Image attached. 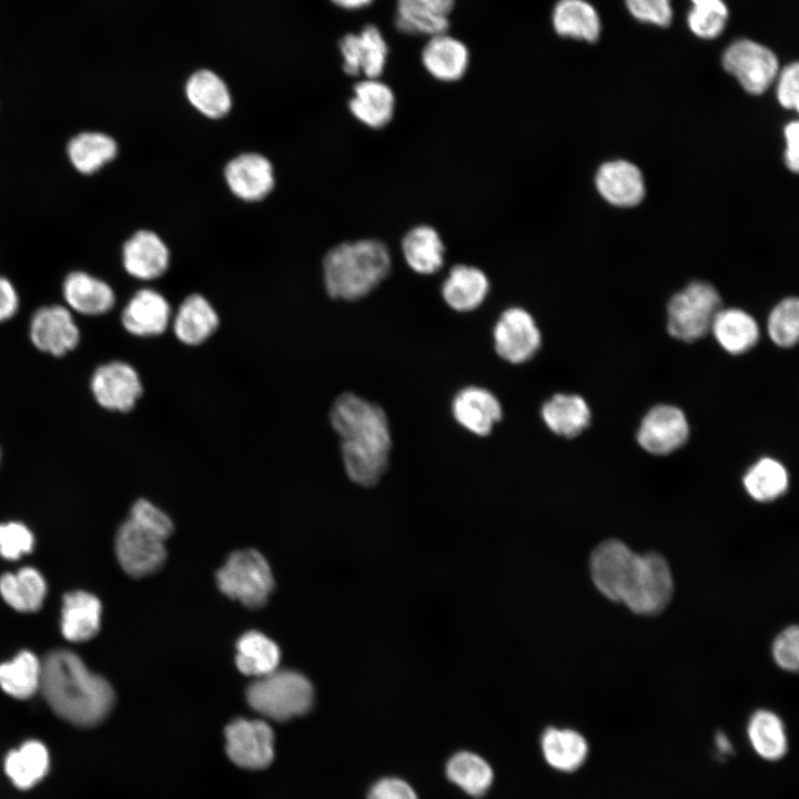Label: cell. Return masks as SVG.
Masks as SVG:
<instances>
[{
    "instance_id": "1",
    "label": "cell",
    "mask_w": 799,
    "mask_h": 799,
    "mask_svg": "<svg viewBox=\"0 0 799 799\" xmlns=\"http://www.w3.org/2000/svg\"><path fill=\"white\" fill-rule=\"evenodd\" d=\"M330 422L340 437L348 478L361 486L375 485L387 469L392 448L383 408L356 394L343 393L331 407Z\"/></svg>"
},
{
    "instance_id": "2",
    "label": "cell",
    "mask_w": 799,
    "mask_h": 799,
    "mask_svg": "<svg viewBox=\"0 0 799 799\" xmlns=\"http://www.w3.org/2000/svg\"><path fill=\"white\" fill-rule=\"evenodd\" d=\"M40 689L60 718L81 727L102 721L115 700L109 681L88 669L81 657L68 649L47 655Z\"/></svg>"
},
{
    "instance_id": "3",
    "label": "cell",
    "mask_w": 799,
    "mask_h": 799,
    "mask_svg": "<svg viewBox=\"0 0 799 799\" xmlns=\"http://www.w3.org/2000/svg\"><path fill=\"white\" fill-rule=\"evenodd\" d=\"M392 259L381 241L343 242L323 259V282L333 299L354 301L366 296L388 275Z\"/></svg>"
},
{
    "instance_id": "4",
    "label": "cell",
    "mask_w": 799,
    "mask_h": 799,
    "mask_svg": "<svg viewBox=\"0 0 799 799\" xmlns=\"http://www.w3.org/2000/svg\"><path fill=\"white\" fill-rule=\"evenodd\" d=\"M249 705L266 718L285 721L307 712L314 701L310 680L294 670L276 669L256 678L246 691Z\"/></svg>"
},
{
    "instance_id": "5",
    "label": "cell",
    "mask_w": 799,
    "mask_h": 799,
    "mask_svg": "<svg viewBox=\"0 0 799 799\" xmlns=\"http://www.w3.org/2000/svg\"><path fill=\"white\" fill-rule=\"evenodd\" d=\"M720 309L718 291L710 283L694 281L675 293L668 302V333L679 341L695 342L710 331Z\"/></svg>"
},
{
    "instance_id": "6",
    "label": "cell",
    "mask_w": 799,
    "mask_h": 799,
    "mask_svg": "<svg viewBox=\"0 0 799 799\" xmlns=\"http://www.w3.org/2000/svg\"><path fill=\"white\" fill-rule=\"evenodd\" d=\"M216 581L223 594L252 608L264 605L274 588L269 563L254 549L232 553L218 570Z\"/></svg>"
},
{
    "instance_id": "7",
    "label": "cell",
    "mask_w": 799,
    "mask_h": 799,
    "mask_svg": "<svg viewBox=\"0 0 799 799\" xmlns=\"http://www.w3.org/2000/svg\"><path fill=\"white\" fill-rule=\"evenodd\" d=\"M674 580L667 560L657 553L638 554L621 603L639 615H656L668 605Z\"/></svg>"
},
{
    "instance_id": "8",
    "label": "cell",
    "mask_w": 799,
    "mask_h": 799,
    "mask_svg": "<svg viewBox=\"0 0 799 799\" xmlns=\"http://www.w3.org/2000/svg\"><path fill=\"white\" fill-rule=\"evenodd\" d=\"M724 69L750 94L766 92L777 79L779 62L767 47L749 39L734 41L721 58Z\"/></svg>"
},
{
    "instance_id": "9",
    "label": "cell",
    "mask_w": 799,
    "mask_h": 799,
    "mask_svg": "<svg viewBox=\"0 0 799 799\" xmlns=\"http://www.w3.org/2000/svg\"><path fill=\"white\" fill-rule=\"evenodd\" d=\"M229 758L245 769L266 768L274 758V732L264 720L237 718L224 730Z\"/></svg>"
},
{
    "instance_id": "10",
    "label": "cell",
    "mask_w": 799,
    "mask_h": 799,
    "mask_svg": "<svg viewBox=\"0 0 799 799\" xmlns=\"http://www.w3.org/2000/svg\"><path fill=\"white\" fill-rule=\"evenodd\" d=\"M493 341L499 357L512 364H523L540 348L542 334L532 314L514 306L505 310L496 321Z\"/></svg>"
},
{
    "instance_id": "11",
    "label": "cell",
    "mask_w": 799,
    "mask_h": 799,
    "mask_svg": "<svg viewBox=\"0 0 799 799\" xmlns=\"http://www.w3.org/2000/svg\"><path fill=\"white\" fill-rule=\"evenodd\" d=\"M90 390L101 407L120 413L132 411L143 393L138 372L123 361L98 366L91 375Z\"/></svg>"
},
{
    "instance_id": "12",
    "label": "cell",
    "mask_w": 799,
    "mask_h": 799,
    "mask_svg": "<svg viewBox=\"0 0 799 799\" xmlns=\"http://www.w3.org/2000/svg\"><path fill=\"white\" fill-rule=\"evenodd\" d=\"M164 542L128 518L119 527L115 536L118 562L132 577L148 576L156 572L165 562Z\"/></svg>"
},
{
    "instance_id": "13",
    "label": "cell",
    "mask_w": 799,
    "mask_h": 799,
    "mask_svg": "<svg viewBox=\"0 0 799 799\" xmlns=\"http://www.w3.org/2000/svg\"><path fill=\"white\" fill-rule=\"evenodd\" d=\"M638 554L617 539L601 542L590 556V576L601 595L621 601Z\"/></svg>"
},
{
    "instance_id": "14",
    "label": "cell",
    "mask_w": 799,
    "mask_h": 799,
    "mask_svg": "<svg viewBox=\"0 0 799 799\" xmlns=\"http://www.w3.org/2000/svg\"><path fill=\"white\" fill-rule=\"evenodd\" d=\"M80 336L72 311L67 306L44 305L36 310L30 318V341L42 353L64 356L78 346Z\"/></svg>"
},
{
    "instance_id": "15",
    "label": "cell",
    "mask_w": 799,
    "mask_h": 799,
    "mask_svg": "<svg viewBox=\"0 0 799 799\" xmlns=\"http://www.w3.org/2000/svg\"><path fill=\"white\" fill-rule=\"evenodd\" d=\"M689 436L684 412L668 404L654 406L640 422L637 441L648 453L667 455L681 447Z\"/></svg>"
},
{
    "instance_id": "16",
    "label": "cell",
    "mask_w": 799,
    "mask_h": 799,
    "mask_svg": "<svg viewBox=\"0 0 799 799\" xmlns=\"http://www.w3.org/2000/svg\"><path fill=\"white\" fill-rule=\"evenodd\" d=\"M343 71L352 77L378 79L386 65L388 47L381 30L365 26L358 33H347L338 42Z\"/></svg>"
},
{
    "instance_id": "17",
    "label": "cell",
    "mask_w": 799,
    "mask_h": 799,
    "mask_svg": "<svg viewBox=\"0 0 799 799\" xmlns=\"http://www.w3.org/2000/svg\"><path fill=\"white\" fill-rule=\"evenodd\" d=\"M225 183L233 195L244 202H259L274 189L275 174L271 161L257 152H244L224 166Z\"/></svg>"
},
{
    "instance_id": "18",
    "label": "cell",
    "mask_w": 799,
    "mask_h": 799,
    "mask_svg": "<svg viewBox=\"0 0 799 799\" xmlns=\"http://www.w3.org/2000/svg\"><path fill=\"white\" fill-rule=\"evenodd\" d=\"M170 250L162 237L150 230H139L123 244L122 262L127 273L141 281L161 277L170 266Z\"/></svg>"
},
{
    "instance_id": "19",
    "label": "cell",
    "mask_w": 799,
    "mask_h": 799,
    "mask_svg": "<svg viewBox=\"0 0 799 799\" xmlns=\"http://www.w3.org/2000/svg\"><path fill=\"white\" fill-rule=\"evenodd\" d=\"M595 184L605 201L619 208L635 206L645 196V181L640 169L626 160L603 163L596 172Z\"/></svg>"
},
{
    "instance_id": "20",
    "label": "cell",
    "mask_w": 799,
    "mask_h": 799,
    "mask_svg": "<svg viewBox=\"0 0 799 799\" xmlns=\"http://www.w3.org/2000/svg\"><path fill=\"white\" fill-rule=\"evenodd\" d=\"M171 307L168 300L153 289H141L128 301L121 313L123 328L134 336L162 334L169 326Z\"/></svg>"
},
{
    "instance_id": "21",
    "label": "cell",
    "mask_w": 799,
    "mask_h": 799,
    "mask_svg": "<svg viewBox=\"0 0 799 799\" xmlns=\"http://www.w3.org/2000/svg\"><path fill=\"white\" fill-rule=\"evenodd\" d=\"M452 413L462 427L478 436L488 435L503 416L497 397L479 386L462 388L453 398Z\"/></svg>"
},
{
    "instance_id": "22",
    "label": "cell",
    "mask_w": 799,
    "mask_h": 799,
    "mask_svg": "<svg viewBox=\"0 0 799 799\" xmlns=\"http://www.w3.org/2000/svg\"><path fill=\"white\" fill-rule=\"evenodd\" d=\"M395 27L406 34L447 32L455 0H396Z\"/></svg>"
},
{
    "instance_id": "23",
    "label": "cell",
    "mask_w": 799,
    "mask_h": 799,
    "mask_svg": "<svg viewBox=\"0 0 799 799\" xmlns=\"http://www.w3.org/2000/svg\"><path fill=\"white\" fill-rule=\"evenodd\" d=\"M62 294L70 311L87 316L105 314L115 304L113 289L105 281L83 271H73L65 276Z\"/></svg>"
},
{
    "instance_id": "24",
    "label": "cell",
    "mask_w": 799,
    "mask_h": 799,
    "mask_svg": "<svg viewBox=\"0 0 799 799\" xmlns=\"http://www.w3.org/2000/svg\"><path fill=\"white\" fill-rule=\"evenodd\" d=\"M469 51L459 39L445 33L429 37L421 59L425 70L436 80H461L469 65Z\"/></svg>"
},
{
    "instance_id": "25",
    "label": "cell",
    "mask_w": 799,
    "mask_h": 799,
    "mask_svg": "<svg viewBox=\"0 0 799 799\" xmlns=\"http://www.w3.org/2000/svg\"><path fill=\"white\" fill-rule=\"evenodd\" d=\"M540 750L552 769L572 773L587 762L590 747L587 738L576 729L548 727L542 734Z\"/></svg>"
},
{
    "instance_id": "26",
    "label": "cell",
    "mask_w": 799,
    "mask_h": 799,
    "mask_svg": "<svg viewBox=\"0 0 799 799\" xmlns=\"http://www.w3.org/2000/svg\"><path fill=\"white\" fill-rule=\"evenodd\" d=\"M348 109L362 124L382 129L393 119L395 95L391 87L380 79H364L354 85Z\"/></svg>"
},
{
    "instance_id": "27",
    "label": "cell",
    "mask_w": 799,
    "mask_h": 799,
    "mask_svg": "<svg viewBox=\"0 0 799 799\" xmlns=\"http://www.w3.org/2000/svg\"><path fill=\"white\" fill-rule=\"evenodd\" d=\"M488 292L487 275L481 269L468 264L454 265L441 287L444 302L457 312L476 310L485 301Z\"/></svg>"
},
{
    "instance_id": "28",
    "label": "cell",
    "mask_w": 799,
    "mask_h": 799,
    "mask_svg": "<svg viewBox=\"0 0 799 799\" xmlns=\"http://www.w3.org/2000/svg\"><path fill=\"white\" fill-rule=\"evenodd\" d=\"M102 606L98 597L74 590L63 597L61 634L71 643L92 639L100 629Z\"/></svg>"
},
{
    "instance_id": "29",
    "label": "cell",
    "mask_w": 799,
    "mask_h": 799,
    "mask_svg": "<svg viewBox=\"0 0 799 799\" xmlns=\"http://www.w3.org/2000/svg\"><path fill=\"white\" fill-rule=\"evenodd\" d=\"M220 318L206 297L199 293L188 295L173 318V332L185 345L205 342L219 327Z\"/></svg>"
},
{
    "instance_id": "30",
    "label": "cell",
    "mask_w": 799,
    "mask_h": 799,
    "mask_svg": "<svg viewBox=\"0 0 799 799\" xmlns=\"http://www.w3.org/2000/svg\"><path fill=\"white\" fill-rule=\"evenodd\" d=\"M189 103L203 117L222 119L232 109V95L224 80L214 71L201 69L193 72L185 83Z\"/></svg>"
},
{
    "instance_id": "31",
    "label": "cell",
    "mask_w": 799,
    "mask_h": 799,
    "mask_svg": "<svg viewBox=\"0 0 799 799\" xmlns=\"http://www.w3.org/2000/svg\"><path fill=\"white\" fill-rule=\"evenodd\" d=\"M746 734L754 752L765 761H780L789 751L786 726L772 710H756L747 722Z\"/></svg>"
},
{
    "instance_id": "32",
    "label": "cell",
    "mask_w": 799,
    "mask_h": 799,
    "mask_svg": "<svg viewBox=\"0 0 799 799\" xmlns=\"http://www.w3.org/2000/svg\"><path fill=\"white\" fill-rule=\"evenodd\" d=\"M403 257L415 273L431 275L444 264L445 246L437 230L421 224L406 232L401 243Z\"/></svg>"
},
{
    "instance_id": "33",
    "label": "cell",
    "mask_w": 799,
    "mask_h": 799,
    "mask_svg": "<svg viewBox=\"0 0 799 799\" xmlns=\"http://www.w3.org/2000/svg\"><path fill=\"white\" fill-rule=\"evenodd\" d=\"M545 425L556 435L572 438L584 432L591 414L586 401L576 394L558 393L548 398L540 409Z\"/></svg>"
},
{
    "instance_id": "34",
    "label": "cell",
    "mask_w": 799,
    "mask_h": 799,
    "mask_svg": "<svg viewBox=\"0 0 799 799\" xmlns=\"http://www.w3.org/2000/svg\"><path fill=\"white\" fill-rule=\"evenodd\" d=\"M718 344L729 354L740 355L752 348L759 340V326L746 311L720 309L711 323Z\"/></svg>"
},
{
    "instance_id": "35",
    "label": "cell",
    "mask_w": 799,
    "mask_h": 799,
    "mask_svg": "<svg viewBox=\"0 0 799 799\" xmlns=\"http://www.w3.org/2000/svg\"><path fill=\"white\" fill-rule=\"evenodd\" d=\"M117 141L107 133L84 131L72 136L67 144V154L73 168L91 175L111 162L118 154Z\"/></svg>"
},
{
    "instance_id": "36",
    "label": "cell",
    "mask_w": 799,
    "mask_h": 799,
    "mask_svg": "<svg viewBox=\"0 0 799 799\" xmlns=\"http://www.w3.org/2000/svg\"><path fill=\"white\" fill-rule=\"evenodd\" d=\"M554 30L560 37L595 42L600 34V19L585 0H558L552 13Z\"/></svg>"
},
{
    "instance_id": "37",
    "label": "cell",
    "mask_w": 799,
    "mask_h": 799,
    "mask_svg": "<svg viewBox=\"0 0 799 799\" xmlns=\"http://www.w3.org/2000/svg\"><path fill=\"white\" fill-rule=\"evenodd\" d=\"M0 595L14 610L34 613L43 605L47 583L38 569L22 567L0 576Z\"/></svg>"
},
{
    "instance_id": "38",
    "label": "cell",
    "mask_w": 799,
    "mask_h": 799,
    "mask_svg": "<svg viewBox=\"0 0 799 799\" xmlns=\"http://www.w3.org/2000/svg\"><path fill=\"white\" fill-rule=\"evenodd\" d=\"M447 779L472 797L485 795L494 782V770L481 755L461 750L453 754L445 765Z\"/></svg>"
},
{
    "instance_id": "39",
    "label": "cell",
    "mask_w": 799,
    "mask_h": 799,
    "mask_svg": "<svg viewBox=\"0 0 799 799\" xmlns=\"http://www.w3.org/2000/svg\"><path fill=\"white\" fill-rule=\"evenodd\" d=\"M281 651L260 631H247L236 641L235 665L245 676L260 678L277 669Z\"/></svg>"
},
{
    "instance_id": "40",
    "label": "cell",
    "mask_w": 799,
    "mask_h": 799,
    "mask_svg": "<svg viewBox=\"0 0 799 799\" xmlns=\"http://www.w3.org/2000/svg\"><path fill=\"white\" fill-rule=\"evenodd\" d=\"M49 752L38 740H28L18 749L11 750L4 759V771L13 785L20 789L32 788L47 775Z\"/></svg>"
},
{
    "instance_id": "41",
    "label": "cell",
    "mask_w": 799,
    "mask_h": 799,
    "mask_svg": "<svg viewBox=\"0 0 799 799\" xmlns=\"http://www.w3.org/2000/svg\"><path fill=\"white\" fill-rule=\"evenodd\" d=\"M42 664L29 650H21L10 661L0 664V687L16 699L32 697L41 686Z\"/></svg>"
},
{
    "instance_id": "42",
    "label": "cell",
    "mask_w": 799,
    "mask_h": 799,
    "mask_svg": "<svg viewBox=\"0 0 799 799\" xmlns=\"http://www.w3.org/2000/svg\"><path fill=\"white\" fill-rule=\"evenodd\" d=\"M742 483L751 498L766 503L783 495L789 486V475L779 461L762 457L748 468Z\"/></svg>"
},
{
    "instance_id": "43",
    "label": "cell",
    "mask_w": 799,
    "mask_h": 799,
    "mask_svg": "<svg viewBox=\"0 0 799 799\" xmlns=\"http://www.w3.org/2000/svg\"><path fill=\"white\" fill-rule=\"evenodd\" d=\"M692 8L687 16L691 32L701 39H714L725 29L728 8L722 0H690Z\"/></svg>"
},
{
    "instance_id": "44",
    "label": "cell",
    "mask_w": 799,
    "mask_h": 799,
    "mask_svg": "<svg viewBox=\"0 0 799 799\" xmlns=\"http://www.w3.org/2000/svg\"><path fill=\"white\" fill-rule=\"evenodd\" d=\"M770 340L780 347H792L799 337V301L789 296L770 312L767 323Z\"/></svg>"
},
{
    "instance_id": "45",
    "label": "cell",
    "mask_w": 799,
    "mask_h": 799,
    "mask_svg": "<svg viewBox=\"0 0 799 799\" xmlns=\"http://www.w3.org/2000/svg\"><path fill=\"white\" fill-rule=\"evenodd\" d=\"M34 546L32 532L20 522L0 524V556L8 560H17L31 553Z\"/></svg>"
},
{
    "instance_id": "46",
    "label": "cell",
    "mask_w": 799,
    "mask_h": 799,
    "mask_svg": "<svg viewBox=\"0 0 799 799\" xmlns=\"http://www.w3.org/2000/svg\"><path fill=\"white\" fill-rule=\"evenodd\" d=\"M129 519L165 540L173 533L171 518L146 499H138L131 507Z\"/></svg>"
},
{
    "instance_id": "47",
    "label": "cell",
    "mask_w": 799,
    "mask_h": 799,
    "mask_svg": "<svg viewBox=\"0 0 799 799\" xmlns=\"http://www.w3.org/2000/svg\"><path fill=\"white\" fill-rule=\"evenodd\" d=\"M630 14L638 21L668 27L672 19L670 0H625Z\"/></svg>"
},
{
    "instance_id": "48",
    "label": "cell",
    "mask_w": 799,
    "mask_h": 799,
    "mask_svg": "<svg viewBox=\"0 0 799 799\" xmlns=\"http://www.w3.org/2000/svg\"><path fill=\"white\" fill-rule=\"evenodd\" d=\"M772 655L779 667L796 671L799 666V631L797 626L783 629L772 644Z\"/></svg>"
},
{
    "instance_id": "49",
    "label": "cell",
    "mask_w": 799,
    "mask_h": 799,
    "mask_svg": "<svg viewBox=\"0 0 799 799\" xmlns=\"http://www.w3.org/2000/svg\"><path fill=\"white\" fill-rule=\"evenodd\" d=\"M777 100L787 110L798 111L799 108V67L792 62L778 72Z\"/></svg>"
},
{
    "instance_id": "50",
    "label": "cell",
    "mask_w": 799,
    "mask_h": 799,
    "mask_svg": "<svg viewBox=\"0 0 799 799\" xmlns=\"http://www.w3.org/2000/svg\"><path fill=\"white\" fill-rule=\"evenodd\" d=\"M367 799H418L417 792L406 780L386 776L376 780L367 791Z\"/></svg>"
},
{
    "instance_id": "51",
    "label": "cell",
    "mask_w": 799,
    "mask_h": 799,
    "mask_svg": "<svg viewBox=\"0 0 799 799\" xmlns=\"http://www.w3.org/2000/svg\"><path fill=\"white\" fill-rule=\"evenodd\" d=\"M19 294L12 282L0 276V323L11 320L19 311Z\"/></svg>"
},
{
    "instance_id": "52",
    "label": "cell",
    "mask_w": 799,
    "mask_h": 799,
    "mask_svg": "<svg viewBox=\"0 0 799 799\" xmlns=\"http://www.w3.org/2000/svg\"><path fill=\"white\" fill-rule=\"evenodd\" d=\"M786 141L785 163L791 172H798L799 169V123L790 121L783 129Z\"/></svg>"
},
{
    "instance_id": "53",
    "label": "cell",
    "mask_w": 799,
    "mask_h": 799,
    "mask_svg": "<svg viewBox=\"0 0 799 799\" xmlns=\"http://www.w3.org/2000/svg\"><path fill=\"white\" fill-rule=\"evenodd\" d=\"M715 749L719 759H725L734 754L732 742L729 737L721 731L715 736Z\"/></svg>"
},
{
    "instance_id": "54",
    "label": "cell",
    "mask_w": 799,
    "mask_h": 799,
    "mask_svg": "<svg viewBox=\"0 0 799 799\" xmlns=\"http://www.w3.org/2000/svg\"><path fill=\"white\" fill-rule=\"evenodd\" d=\"M331 1L340 8L355 10V9H362V8L370 6L374 0H331Z\"/></svg>"
},
{
    "instance_id": "55",
    "label": "cell",
    "mask_w": 799,
    "mask_h": 799,
    "mask_svg": "<svg viewBox=\"0 0 799 799\" xmlns=\"http://www.w3.org/2000/svg\"><path fill=\"white\" fill-rule=\"evenodd\" d=\"M0 461H1V451H0Z\"/></svg>"
}]
</instances>
